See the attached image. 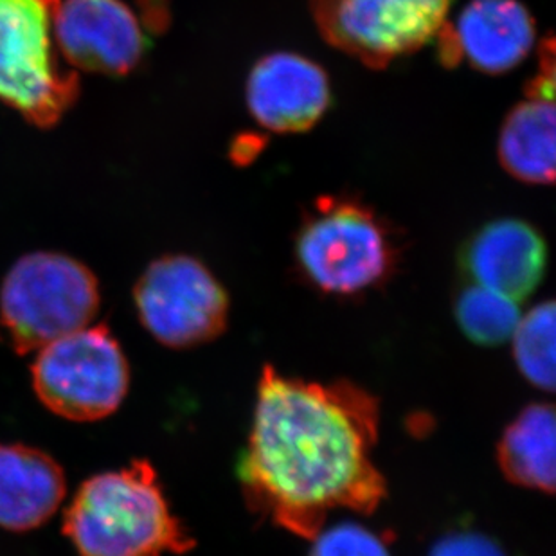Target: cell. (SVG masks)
Returning <instances> with one entry per match:
<instances>
[{"instance_id": "cell-1", "label": "cell", "mask_w": 556, "mask_h": 556, "mask_svg": "<svg viewBox=\"0 0 556 556\" xmlns=\"http://www.w3.org/2000/svg\"><path fill=\"white\" fill-rule=\"evenodd\" d=\"M380 405L348 380L314 382L265 366L238 481L249 508L314 541L337 509L372 514L388 497L375 463Z\"/></svg>"}, {"instance_id": "cell-2", "label": "cell", "mask_w": 556, "mask_h": 556, "mask_svg": "<svg viewBox=\"0 0 556 556\" xmlns=\"http://www.w3.org/2000/svg\"><path fill=\"white\" fill-rule=\"evenodd\" d=\"M79 556L185 555L194 547L147 459L87 479L63 517Z\"/></svg>"}, {"instance_id": "cell-3", "label": "cell", "mask_w": 556, "mask_h": 556, "mask_svg": "<svg viewBox=\"0 0 556 556\" xmlns=\"http://www.w3.org/2000/svg\"><path fill=\"white\" fill-rule=\"evenodd\" d=\"M295 262L315 289L350 298L388 281L399 248L369 205L350 197H320L301 220Z\"/></svg>"}, {"instance_id": "cell-4", "label": "cell", "mask_w": 556, "mask_h": 556, "mask_svg": "<svg viewBox=\"0 0 556 556\" xmlns=\"http://www.w3.org/2000/svg\"><path fill=\"white\" fill-rule=\"evenodd\" d=\"M100 303V283L87 265L60 252H31L2 281L0 326L15 352L27 355L89 326Z\"/></svg>"}, {"instance_id": "cell-5", "label": "cell", "mask_w": 556, "mask_h": 556, "mask_svg": "<svg viewBox=\"0 0 556 556\" xmlns=\"http://www.w3.org/2000/svg\"><path fill=\"white\" fill-rule=\"evenodd\" d=\"M60 0H0V101L40 128L76 103L78 74L54 40Z\"/></svg>"}, {"instance_id": "cell-6", "label": "cell", "mask_w": 556, "mask_h": 556, "mask_svg": "<svg viewBox=\"0 0 556 556\" xmlns=\"http://www.w3.org/2000/svg\"><path fill=\"white\" fill-rule=\"evenodd\" d=\"M33 389L53 415L98 421L114 415L130 388V366L106 325L85 326L38 350Z\"/></svg>"}, {"instance_id": "cell-7", "label": "cell", "mask_w": 556, "mask_h": 556, "mask_svg": "<svg viewBox=\"0 0 556 556\" xmlns=\"http://www.w3.org/2000/svg\"><path fill=\"white\" fill-rule=\"evenodd\" d=\"M134 303L144 330L174 350L215 341L226 331L231 308L224 285L188 254L150 263L134 287Z\"/></svg>"}, {"instance_id": "cell-8", "label": "cell", "mask_w": 556, "mask_h": 556, "mask_svg": "<svg viewBox=\"0 0 556 556\" xmlns=\"http://www.w3.org/2000/svg\"><path fill=\"white\" fill-rule=\"evenodd\" d=\"M452 0H309L326 42L371 68L434 40Z\"/></svg>"}, {"instance_id": "cell-9", "label": "cell", "mask_w": 556, "mask_h": 556, "mask_svg": "<svg viewBox=\"0 0 556 556\" xmlns=\"http://www.w3.org/2000/svg\"><path fill=\"white\" fill-rule=\"evenodd\" d=\"M54 40L68 67L106 76L131 73L147 49L141 21L123 0H60Z\"/></svg>"}, {"instance_id": "cell-10", "label": "cell", "mask_w": 556, "mask_h": 556, "mask_svg": "<svg viewBox=\"0 0 556 556\" xmlns=\"http://www.w3.org/2000/svg\"><path fill=\"white\" fill-rule=\"evenodd\" d=\"M535 21L519 0H472L456 24H443L435 40L441 62L467 60L481 73L503 74L519 67L535 46Z\"/></svg>"}, {"instance_id": "cell-11", "label": "cell", "mask_w": 556, "mask_h": 556, "mask_svg": "<svg viewBox=\"0 0 556 556\" xmlns=\"http://www.w3.org/2000/svg\"><path fill=\"white\" fill-rule=\"evenodd\" d=\"M245 100L257 125L276 134H300L314 128L330 109V78L303 54H267L249 73Z\"/></svg>"}, {"instance_id": "cell-12", "label": "cell", "mask_w": 556, "mask_h": 556, "mask_svg": "<svg viewBox=\"0 0 556 556\" xmlns=\"http://www.w3.org/2000/svg\"><path fill=\"white\" fill-rule=\"evenodd\" d=\"M459 268L470 283L520 303L535 292L546 274V240L528 222L497 218L463 245Z\"/></svg>"}, {"instance_id": "cell-13", "label": "cell", "mask_w": 556, "mask_h": 556, "mask_svg": "<svg viewBox=\"0 0 556 556\" xmlns=\"http://www.w3.org/2000/svg\"><path fill=\"white\" fill-rule=\"evenodd\" d=\"M62 467L35 446L0 443V528L31 531L46 525L65 497Z\"/></svg>"}, {"instance_id": "cell-14", "label": "cell", "mask_w": 556, "mask_h": 556, "mask_svg": "<svg viewBox=\"0 0 556 556\" xmlns=\"http://www.w3.org/2000/svg\"><path fill=\"white\" fill-rule=\"evenodd\" d=\"M498 163L525 185L555 182V103L522 101L509 112L498 134Z\"/></svg>"}, {"instance_id": "cell-15", "label": "cell", "mask_w": 556, "mask_h": 556, "mask_svg": "<svg viewBox=\"0 0 556 556\" xmlns=\"http://www.w3.org/2000/svg\"><path fill=\"white\" fill-rule=\"evenodd\" d=\"M555 409L531 404L520 410L497 446V462L504 478L520 489L542 494L555 492Z\"/></svg>"}, {"instance_id": "cell-16", "label": "cell", "mask_w": 556, "mask_h": 556, "mask_svg": "<svg viewBox=\"0 0 556 556\" xmlns=\"http://www.w3.org/2000/svg\"><path fill=\"white\" fill-rule=\"evenodd\" d=\"M454 314L468 341L484 348L509 341L522 317L517 301L472 283L457 295Z\"/></svg>"}, {"instance_id": "cell-17", "label": "cell", "mask_w": 556, "mask_h": 556, "mask_svg": "<svg viewBox=\"0 0 556 556\" xmlns=\"http://www.w3.org/2000/svg\"><path fill=\"white\" fill-rule=\"evenodd\" d=\"M555 315L553 301L533 306L511 336L517 368L542 391L555 388Z\"/></svg>"}, {"instance_id": "cell-18", "label": "cell", "mask_w": 556, "mask_h": 556, "mask_svg": "<svg viewBox=\"0 0 556 556\" xmlns=\"http://www.w3.org/2000/svg\"><path fill=\"white\" fill-rule=\"evenodd\" d=\"M309 556H391L386 542L357 522H342L320 531Z\"/></svg>"}, {"instance_id": "cell-19", "label": "cell", "mask_w": 556, "mask_h": 556, "mask_svg": "<svg viewBox=\"0 0 556 556\" xmlns=\"http://www.w3.org/2000/svg\"><path fill=\"white\" fill-rule=\"evenodd\" d=\"M429 556H506V553L483 533L456 531L435 542Z\"/></svg>"}]
</instances>
